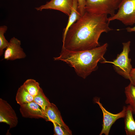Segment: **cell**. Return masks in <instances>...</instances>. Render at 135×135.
<instances>
[{
  "instance_id": "obj_20",
  "label": "cell",
  "mask_w": 135,
  "mask_h": 135,
  "mask_svg": "<svg viewBox=\"0 0 135 135\" xmlns=\"http://www.w3.org/2000/svg\"><path fill=\"white\" fill-rule=\"evenodd\" d=\"M78 10L81 16L86 12V0H78Z\"/></svg>"
},
{
  "instance_id": "obj_14",
  "label": "cell",
  "mask_w": 135,
  "mask_h": 135,
  "mask_svg": "<svg viewBox=\"0 0 135 135\" xmlns=\"http://www.w3.org/2000/svg\"><path fill=\"white\" fill-rule=\"evenodd\" d=\"M126 99L125 102L131 107L133 114H135V86L130 84L125 88Z\"/></svg>"
},
{
  "instance_id": "obj_17",
  "label": "cell",
  "mask_w": 135,
  "mask_h": 135,
  "mask_svg": "<svg viewBox=\"0 0 135 135\" xmlns=\"http://www.w3.org/2000/svg\"><path fill=\"white\" fill-rule=\"evenodd\" d=\"M33 101L40 106L43 112L46 108L51 103L44 94L41 88L37 94L34 97Z\"/></svg>"
},
{
  "instance_id": "obj_5",
  "label": "cell",
  "mask_w": 135,
  "mask_h": 135,
  "mask_svg": "<svg viewBox=\"0 0 135 135\" xmlns=\"http://www.w3.org/2000/svg\"><path fill=\"white\" fill-rule=\"evenodd\" d=\"M117 12L108 17L109 22L118 20L126 26L135 23V0H121Z\"/></svg>"
},
{
  "instance_id": "obj_10",
  "label": "cell",
  "mask_w": 135,
  "mask_h": 135,
  "mask_svg": "<svg viewBox=\"0 0 135 135\" xmlns=\"http://www.w3.org/2000/svg\"><path fill=\"white\" fill-rule=\"evenodd\" d=\"M20 111L22 116L25 118L45 119L41 108L34 101L20 105Z\"/></svg>"
},
{
  "instance_id": "obj_4",
  "label": "cell",
  "mask_w": 135,
  "mask_h": 135,
  "mask_svg": "<svg viewBox=\"0 0 135 135\" xmlns=\"http://www.w3.org/2000/svg\"><path fill=\"white\" fill-rule=\"evenodd\" d=\"M130 42L129 41L122 43V51L118 55L116 58L112 62L106 60L105 62L113 64L114 69L118 74L129 80L130 73L132 68L131 64V59L128 57L129 53L130 51Z\"/></svg>"
},
{
  "instance_id": "obj_22",
  "label": "cell",
  "mask_w": 135,
  "mask_h": 135,
  "mask_svg": "<svg viewBox=\"0 0 135 135\" xmlns=\"http://www.w3.org/2000/svg\"><path fill=\"white\" fill-rule=\"evenodd\" d=\"M126 31L130 32H135V26L133 27H128L126 28Z\"/></svg>"
},
{
  "instance_id": "obj_7",
  "label": "cell",
  "mask_w": 135,
  "mask_h": 135,
  "mask_svg": "<svg viewBox=\"0 0 135 135\" xmlns=\"http://www.w3.org/2000/svg\"><path fill=\"white\" fill-rule=\"evenodd\" d=\"M0 122L8 125L10 128L16 127L18 118L12 106L6 100L0 98Z\"/></svg>"
},
{
  "instance_id": "obj_9",
  "label": "cell",
  "mask_w": 135,
  "mask_h": 135,
  "mask_svg": "<svg viewBox=\"0 0 135 135\" xmlns=\"http://www.w3.org/2000/svg\"><path fill=\"white\" fill-rule=\"evenodd\" d=\"M73 4V0H51L44 4L35 8L37 11L54 10L60 11L69 16Z\"/></svg>"
},
{
  "instance_id": "obj_2",
  "label": "cell",
  "mask_w": 135,
  "mask_h": 135,
  "mask_svg": "<svg viewBox=\"0 0 135 135\" xmlns=\"http://www.w3.org/2000/svg\"><path fill=\"white\" fill-rule=\"evenodd\" d=\"M108 46L106 43L94 48L78 51L67 50L62 47L60 56L54 58L55 60L66 62L74 68L76 74L85 78L98 68V62L105 63L104 56Z\"/></svg>"
},
{
  "instance_id": "obj_18",
  "label": "cell",
  "mask_w": 135,
  "mask_h": 135,
  "mask_svg": "<svg viewBox=\"0 0 135 135\" xmlns=\"http://www.w3.org/2000/svg\"><path fill=\"white\" fill-rule=\"evenodd\" d=\"M8 29L7 26L3 25L0 27V56L3 54L4 50L8 46L9 42L6 39L4 34Z\"/></svg>"
},
{
  "instance_id": "obj_1",
  "label": "cell",
  "mask_w": 135,
  "mask_h": 135,
  "mask_svg": "<svg viewBox=\"0 0 135 135\" xmlns=\"http://www.w3.org/2000/svg\"><path fill=\"white\" fill-rule=\"evenodd\" d=\"M108 16L86 11L69 28L62 38V47L69 50L78 51L100 46L98 40L101 34L112 30Z\"/></svg>"
},
{
  "instance_id": "obj_8",
  "label": "cell",
  "mask_w": 135,
  "mask_h": 135,
  "mask_svg": "<svg viewBox=\"0 0 135 135\" xmlns=\"http://www.w3.org/2000/svg\"><path fill=\"white\" fill-rule=\"evenodd\" d=\"M20 45V40L14 37L12 38L4 52V59L12 60L25 58L26 55Z\"/></svg>"
},
{
  "instance_id": "obj_16",
  "label": "cell",
  "mask_w": 135,
  "mask_h": 135,
  "mask_svg": "<svg viewBox=\"0 0 135 135\" xmlns=\"http://www.w3.org/2000/svg\"><path fill=\"white\" fill-rule=\"evenodd\" d=\"M22 85L27 91L34 97L37 94L41 88L39 83L32 79L26 80Z\"/></svg>"
},
{
  "instance_id": "obj_19",
  "label": "cell",
  "mask_w": 135,
  "mask_h": 135,
  "mask_svg": "<svg viewBox=\"0 0 135 135\" xmlns=\"http://www.w3.org/2000/svg\"><path fill=\"white\" fill-rule=\"evenodd\" d=\"M54 127V135H71L72 132L70 130H68L56 122H52Z\"/></svg>"
},
{
  "instance_id": "obj_11",
  "label": "cell",
  "mask_w": 135,
  "mask_h": 135,
  "mask_svg": "<svg viewBox=\"0 0 135 135\" xmlns=\"http://www.w3.org/2000/svg\"><path fill=\"white\" fill-rule=\"evenodd\" d=\"M43 113L44 120L46 121H50L52 123L56 122L66 129L70 130L64 122L60 111L54 104L51 103L46 108Z\"/></svg>"
},
{
  "instance_id": "obj_12",
  "label": "cell",
  "mask_w": 135,
  "mask_h": 135,
  "mask_svg": "<svg viewBox=\"0 0 135 135\" xmlns=\"http://www.w3.org/2000/svg\"><path fill=\"white\" fill-rule=\"evenodd\" d=\"M132 109L128 105L124 118L125 130L127 135H135V121Z\"/></svg>"
},
{
  "instance_id": "obj_21",
  "label": "cell",
  "mask_w": 135,
  "mask_h": 135,
  "mask_svg": "<svg viewBox=\"0 0 135 135\" xmlns=\"http://www.w3.org/2000/svg\"><path fill=\"white\" fill-rule=\"evenodd\" d=\"M130 83L135 86V68H132L130 73Z\"/></svg>"
},
{
  "instance_id": "obj_3",
  "label": "cell",
  "mask_w": 135,
  "mask_h": 135,
  "mask_svg": "<svg viewBox=\"0 0 135 135\" xmlns=\"http://www.w3.org/2000/svg\"><path fill=\"white\" fill-rule=\"evenodd\" d=\"M121 0H86V11L97 14L113 16Z\"/></svg>"
},
{
  "instance_id": "obj_15",
  "label": "cell",
  "mask_w": 135,
  "mask_h": 135,
  "mask_svg": "<svg viewBox=\"0 0 135 135\" xmlns=\"http://www.w3.org/2000/svg\"><path fill=\"white\" fill-rule=\"evenodd\" d=\"M34 97L26 90L22 85L18 89L16 100L17 103L20 105L23 104L33 101Z\"/></svg>"
},
{
  "instance_id": "obj_6",
  "label": "cell",
  "mask_w": 135,
  "mask_h": 135,
  "mask_svg": "<svg viewBox=\"0 0 135 135\" xmlns=\"http://www.w3.org/2000/svg\"><path fill=\"white\" fill-rule=\"evenodd\" d=\"M94 100L98 105L103 114L102 128L100 135H108L112 126L116 121L120 118H124L127 106H124L121 112L117 114H113L105 108L100 102L99 98H95Z\"/></svg>"
},
{
  "instance_id": "obj_13",
  "label": "cell",
  "mask_w": 135,
  "mask_h": 135,
  "mask_svg": "<svg viewBox=\"0 0 135 135\" xmlns=\"http://www.w3.org/2000/svg\"><path fill=\"white\" fill-rule=\"evenodd\" d=\"M68 21L66 28L64 29L62 38L65 36L70 27L81 16L78 10V0H73V4Z\"/></svg>"
}]
</instances>
